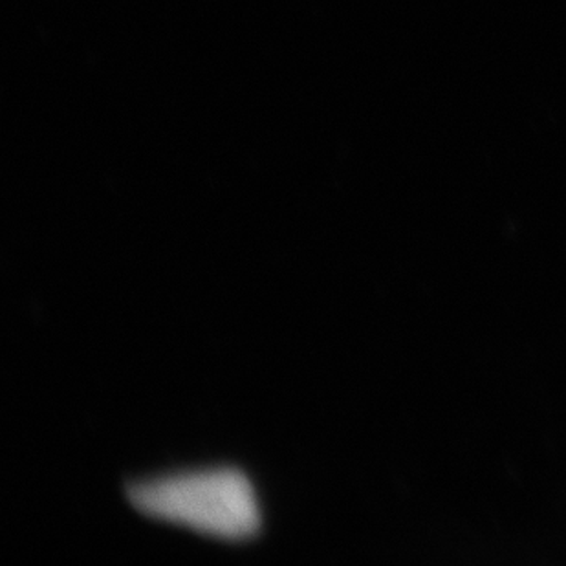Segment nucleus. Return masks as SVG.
I'll use <instances>...</instances> for the list:
<instances>
[{
	"label": "nucleus",
	"instance_id": "obj_1",
	"mask_svg": "<svg viewBox=\"0 0 566 566\" xmlns=\"http://www.w3.org/2000/svg\"><path fill=\"white\" fill-rule=\"evenodd\" d=\"M128 503L147 517L224 541L261 532L255 488L242 471L208 470L158 476L127 488Z\"/></svg>",
	"mask_w": 566,
	"mask_h": 566
}]
</instances>
